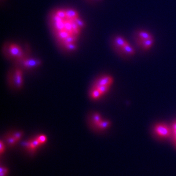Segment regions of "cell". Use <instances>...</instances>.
<instances>
[{
	"label": "cell",
	"mask_w": 176,
	"mask_h": 176,
	"mask_svg": "<svg viewBox=\"0 0 176 176\" xmlns=\"http://www.w3.org/2000/svg\"><path fill=\"white\" fill-rule=\"evenodd\" d=\"M75 21L76 23L77 24V25L81 28H82L84 27V22L79 17H77L75 19Z\"/></svg>",
	"instance_id": "obj_19"
},
{
	"label": "cell",
	"mask_w": 176,
	"mask_h": 176,
	"mask_svg": "<svg viewBox=\"0 0 176 176\" xmlns=\"http://www.w3.org/2000/svg\"><path fill=\"white\" fill-rule=\"evenodd\" d=\"M23 73L20 69H17L15 73V82L17 88L20 89L23 85Z\"/></svg>",
	"instance_id": "obj_5"
},
{
	"label": "cell",
	"mask_w": 176,
	"mask_h": 176,
	"mask_svg": "<svg viewBox=\"0 0 176 176\" xmlns=\"http://www.w3.org/2000/svg\"><path fill=\"white\" fill-rule=\"evenodd\" d=\"M9 170L6 168L1 167L0 168V176H6L8 173Z\"/></svg>",
	"instance_id": "obj_22"
},
{
	"label": "cell",
	"mask_w": 176,
	"mask_h": 176,
	"mask_svg": "<svg viewBox=\"0 0 176 176\" xmlns=\"http://www.w3.org/2000/svg\"><path fill=\"white\" fill-rule=\"evenodd\" d=\"M55 14L62 18H65L66 17V10L65 9H58L55 12Z\"/></svg>",
	"instance_id": "obj_17"
},
{
	"label": "cell",
	"mask_w": 176,
	"mask_h": 176,
	"mask_svg": "<svg viewBox=\"0 0 176 176\" xmlns=\"http://www.w3.org/2000/svg\"><path fill=\"white\" fill-rule=\"evenodd\" d=\"M174 134H175V136H176V130H174Z\"/></svg>",
	"instance_id": "obj_25"
},
{
	"label": "cell",
	"mask_w": 176,
	"mask_h": 176,
	"mask_svg": "<svg viewBox=\"0 0 176 176\" xmlns=\"http://www.w3.org/2000/svg\"><path fill=\"white\" fill-rule=\"evenodd\" d=\"M30 141H31V146L29 150L31 151H35L36 149L41 145L36 138L31 139Z\"/></svg>",
	"instance_id": "obj_12"
},
{
	"label": "cell",
	"mask_w": 176,
	"mask_h": 176,
	"mask_svg": "<svg viewBox=\"0 0 176 176\" xmlns=\"http://www.w3.org/2000/svg\"><path fill=\"white\" fill-rule=\"evenodd\" d=\"M5 150V144H4L2 141H1V142H0V153L1 154H2L4 153Z\"/></svg>",
	"instance_id": "obj_23"
},
{
	"label": "cell",
	"mask_w": 176,
	"mask_h": 176,
	"mask_svg": "<svg viewBox=\"0 0 176 176\" xmlns=\"http://www.w3.org/2000/svg\"><path fill=\"white\" fill-rule=\"evenodd\" d=\"M36 138L41 145L44 144L46 141V136H45L44 134H41V135L38 136Z\"/></svg>",
	"instance_id": "obj_20"
},
{
	"label": "cell",
	"mask_w": 176,
	"mask_h": 176,
	"mask_svg": "<svg viewBox=\"0 0 176 176\" xmlns=\"http://www.w3.org/2000/svg\"><path fill=\"white\" fill-rule=\"evenodd\" d=\"M127 43L128 42L122 37H116L115 39V44L117 48L122 49Z\"/></svg>",
	"instance_id": "obj_6"
},
{
	"label": "cell",
	"mask_w": 176,
	"mask_h": 176,
	"mask_svg": "<svg viewBox=\"0 0 176 176\" xmlns=\"http://www.w3.org/2000/svg\"><path fill=\"white\" fill-rule=\"evenodd\" d=\"M113 82L112 78L110 76H105L100 78L95 83L94 87H97L100 86H110Z\"/></svg>",
	"instance_id": "obj_4"
},
{
	"label": "cell",
	"mask_w": 176,
	"mask_h": 176,
	"mask_svg": "<svg viewBox=\"0 0 176 176\" xmlns=\"http://www.w3.org/2000/svg\"><path fill=\"white\" fill-rule=\"evenodd\" d=\"M173 130H176V122L173 125Z\"/></svg>",
	"instance_id": "obj_24"
},
{
	"label": "cell",
	"mask_w": 176,
	"mask_h": 176,
	"mask_svg": "<svg viewBox=\"0 0 176 176\" xmlns=\"http://www.w3.org/2000/svg\"><path fill=\"white\" fill-rule=\"evenodd\" d=\"M102 95V94H101V93H100L97 88H95V87L94 88L90 93V97L94 100L98 99Z\"/></svg>",
	"instance_id": "obj_9"
},
{
	"label": "cell",
	"mask_w": 176,
	"mask_h": 176,
	"mask_svg": "<svg viewBox=\"0 0 176 176\" xmlns=\"http://www.w3.org/2000/svg\"><path fill=\"white\" fill-rule=\"evenodd\" d=\"M155 131L156 134L163 138L169 137L171 134L170 129L165 125H157L155 126Z\"/></svg>",
	"instance_id": "obj_2"
},
{
	"label": "cell",
	"mask_w": 176,
	"mask_h": 176,
	"mask_svg": "<svg viewBox=\"0 0 176 176\" xmlns=\"http://www.w3.org/2000/svg\"><path fill=\"white\" fill-rule=\"evenodd\" d=\"M122 50L124 51L125 53L128 54L130 55H134L135 53L134 49L128 43H127L122 48Z\"/></svg>",
	"instance_id": "obj_10"
},
{
	"label": "cell",
	"mask_w": 176,
	"mask_h": 176,
	"mask_svg": "<svg viewBox=\"0 0 176 176\" xmlns=\"http://www.w3.org/2000/svg\"><path fill=\"white\" fill-rule=\"evenodd\" d=\"M175 140H176V136H175Z\"/></svg>",
	"instance_id": "obj_26"
},
{
	"label": "cell",
	"mask_w": 176,
	"mask_h": 176,
	"mask_svg": "<svg viewBox=\"0 0 176 176\" xmlns=\"http://www.w3.org/2000/svg\"><path fill=\"white\" fill-rule=\"evenodd\" d=\"M95 88H97L98 90L100 91V93H101V94H104L109 90L110 89V86H100L97 87H95Z\"/></svg>",
	"instance_id": "obj_15"
},
{
	"label": "cell",
	"mask_w": 176,
	"mask_h": 176,
	"mask_svg": "<svg viewBox=\"0 0 176 176\" xmlns=\"http://www.w3.org/2000/svg\"><path fill=\"white\" fill-rule=\"evenodd\" d=\"M9 52L11 56L18 59H23L24 53L21 47L17 44H11L9 46Z\"/></svg>",
	"instance_id": "obj_1"
},
{
	"label": "cell",
	"mask_w": 176,
	"mask_h": 176,
	"mask_svg": "<svg viewBox=\"0 0 176 176\" xmlns=\"http://www.w3.org/2000/svg\"><path fill=\"white\" fill-rule=\"evenodd\" d=\"M64 47L66 48L67 50L68 51H74L77 49V45L76 43H69L66 44L64 46Z\"/></svg>",
	"instance_id": "obj_14"
},
{
	"label": "cell",
	"mask_w": 176,
	"mask_h": 176,
	"mask_svg": "<svg viewBox=\"0 0 176 176\" xmlns=\"http://www.w3.org/2000/svg\"><path fill=\"white\" fill-rule=\"evenodd\" d=\"M101 120V116H100L99 114H97V113L94 114V116H93V121H94V123L95 125L97 126Z\"/></svg>",
	"instance_id": "obj_18"
},
{
	"label": "cell",
	"mask_w": 176,
	"mask_h": 176,
	"mask_svg": "<svg viewBox=\"0 0 176 176\" xmlns=\"http://www.w3.org/2000/svg\"><path fill=\"white\" fill-rule=\"evenodd\" d=\"M12 136L15 139H16L17 142L18 141L22 138V136H23V133L21 132H15L13 134H12Z\"/></svg>",
	"instance_id": "obj_21"
},
{
	"label": "cell",
	"mask_w": 176,
	"mask_h": 176,
	"mask_svg": "<svg viewBox=\"0 0 176 176\" xmlns=\"http://www.w3.org/2000/svg\"><path fill=\"white\" fill-rule=\"evenodd\" d=\"M66 10V17L70 19H75L79 17L78 12L72 9H68Z\"/></svg>",
	"instance_id": "obj_7"
},
{
	"label": "cell",
	"mask_w": 176,
	"mask_h": 176,
	"mask_svg": "<svg viewBox=\"0 0 176 176\" xmlns=\"http://www.w3.org/2000/svg\"><path fill=\"white\" fill-rule=\"evenodd\" d=\"M110 125V122L108 120H102L97 125L98 128L101 130L105 129Z\"/></svg>",
	"instance_id": "obj_13"
},
{
	"label": "cell",
	"mask_w": 176,
	"mask_h": 176,
	"mask_svg": "<svg viewBox=\"0 0 176 176\" xmlns=\"http://www.w3.org/2000/svg\"><path fill=\"white\" fill-rule=\"evenodd\" d=\"M153 43H154L153 38H150L142 42L141 46L144 50H148L151 47Z\"/></svg>",
	"instance_id": "obj_8"
},
{
	"label": "cell",
	"mask_w": 176,
	"mask_h": 176,
	"mask_svg": "<svg viewBox=\"0 0 176 176\" xmlns=\"http://www.w3.org/2000/svg\"><path fill=\"white\" fill-rule=\"evenodd\" d=\"M41 63V61L38 59L26 58L23 60V65L24 68L27 69H31L39 67Z\"/></svg>",
	"instance_id": "obj_3"
},
{
	"label": "cell",
	"mask_w": 176,
	"mask_h": 176,
	"mask_svg": "<svg viewBox=\"0 0 176 176\" xmlns=\"http://www.w3.org/2000/svg\"><path fill=\"white\" fill-rule=\"evenodd\" d=\"M138 36L139 37V38L142 42L145 40L147 39L153 38L150 33H148L147 32L143 31L139 32L138 33Z\"/></svg>",
	"instance_id": "obj_11"
},
{
	"label": "cell",
	"mask_w": 176,
	"mask_h": 176,
	"mask_svg": "<svg viewBox=\"0 0 176 176\" xmlns=\"http://www.w3.org/2000/svg\"><path fill=\"white\" fill-rule=\"evenodd\" d=\"M6 141L9 145L10 146L14 145L16 144L17 141L12 136H9L6 138Z\"/></svg>",
	"instance_id": "obj_16"
}]
</instances>
